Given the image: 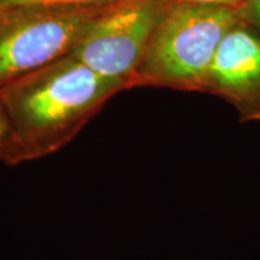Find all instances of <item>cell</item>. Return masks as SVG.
<instances>
[{
  "label": "cell",
  "mask_w": 260,
  "mask_h": 260,
  "mask_svg": "<svg viewBox=\"0 0 260 260\" xmlns=\"http://www.w3.org/2000/svg\"><path fill=\"white\" fill-rule=\"evenodd\" d=\"M182 2L194 3V4L203 5H218V6H229V8L239 9L246 0H182Z\"/></svg>",
  "instance_id": "obj_9"
},
{
  "label": "cell",
  "mask_w": 260,
  "mask_h": 260,
  "mask_svg": "<svg viewBox=\"0 0 260 260\" xmlns=\"http://www.w3.org/2000/svg\"><path fill=\"white\" fill-rule=\"evenodd\" d=\"M126 89L67 54L0 89L18 162L56 153L111 98Z\"/></svg>",
  "instance_id": "obj_1"
},
{
  "label": "cell",
  "mask_w": 260,
  "mask_h": 260,
  "mask_svg": "<svg viewBox=\"0 0 260 260\" xmlns=\"http://www.w3.org/2000/svg\"><path fill=\"white\" fill-rule=\"evenodd\" d=\"M237 12L240 19L260 31V0H246Z\"/></svg>",
  "instance_id": "obj_8"
},
{
  "label": "cell",
  "mask_w": 260,
  "mask_h": 260,
  "mask_svg": "<svg viewBox=\"0 0 260 260\" xmlns=\"http://www.w3.org/2000/svg\"><path fill=\"white\" fill-rule=\"evenodd\" d=\"M111 5L0 4V89L69 54Z\"/></svg>",
  "instance_id": "obj_3"
},
{
  "label": "cell",
  "mask_w": 260,
  "mask_h": 260,
  "mask_svg": "<svg viewBox=\"0 0 260 260\" xmlns=\"http://www.w3.org/2000/svg\"><path fill=\"white\" fill-rule=\"evenodd\" d=\"M175 0H121L100 16L70 52L100 76L129 80L144 57L159 19Z\"/></svg>",
  "instance_id": "obj_4"
},
{
  "label": "cell",
  "mask_w": 260,
  "mask_h": 260,
  "mask_svg": "<svg viewBox=\"0 0 260 260\" xmlns=\"http://www.w3.org/2000/svg\"><path fill=\"white\" fill-rule=\"evenodd\" d=\"M0 161L6 165L19 164L11 125L2 103H0Z\"/></svg>",
  "instance_id": "obj_6"
},
{
  "label": "cell",
  "mask_w": 260,
  "mask_h": 260,
  "mask_svg": "<svg viewBox=\"0 0 260 260\" xmlns=\"http://www.w3.org/2000/svg\"><path fill=\"white\" fill-rule=\"evenodd\" d=\"M205 92L225 99L242 122H260V31L239 19L224 35Z\"/></svg>",
  "instance_id": "obj_5"
},
{
  "label": "cell",
  "mask_w": 260,
  "mask_h": 260,
  "mask_svg": "<svg viewBox=\"0 0 260 260\" xmlns=\"http://www.w3.org/2000/svg\"><path fill=\"white\" fill-rule=\"evenodd\" d=\"M121 0H4L9 5H48V6H98L109 5Z\"/></svg>",
  "instance_id": "obj_7"
},
{
  "label": "cell",
  "mask_w": 260,
  "mask_h": 260,
  "mask_svg": "<svg viewBox=\"0 0 260 260\" xmlns=\"http://www.w3.org/2000/svg\"><path fill=\"white\" fill-rule=\"evenodd\" d=\"M3 2H4V0H0V4H2V3H3Z\"/></svg>",
  "instance_id": "obj_10"
},
{
  "label": "cell",
  "mask_w": 260,
  "mask_h": 260,
  "mask_svg": "<svg viewBox=\"0 0 260 260\" xmlns=\"http://www.w3.org/2000/svg\"><path fill=\"white\" fill-rule=\"evenodd\" d=\"M239 19L235 8L175 0L154 28L128 88L152 86L205 92L220 41Z\"/></svg>",
  "instance_id": "obj_2"
}]
</instances>
